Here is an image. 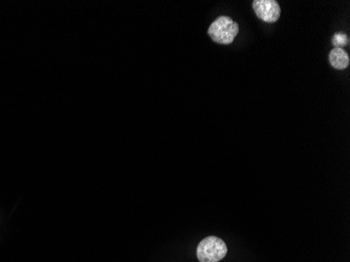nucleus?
Masks as SVG:
<instances>
[{
	"mask_svg": "<svg viewBox=\"0 0 350 262\" xmlns=\"http://www.w3.org/2000/svg\"><path fill=\"white\" fill-rule=\"evenodd\" d=\"M239 33V26L229 16H219L208 30L211 39L218 44H231Z\"/></svg>",
	"mask_w": 350,
	"mask_h": 262,
	"instance_id": "obj_1",
	"label": "nucleus"
},
{
	"mask_svg": "<svg viewBox=\"0 0 350 262\" xmlns=\"http://www.w3.org/2000/svg\"><path fill=\"white\" fill-rule=\"evenodd\" d=\"M228 253V247L221 238L208 236L198 243L196 255L200 262H219Z\"/></svg>",
	"mask_w": 350,
	"mask_h": 262,
	"instance_id": "obj_2",
	"label": "nucleus"
},
{
	"mask_svg": "<svg viewBox=\"0 0 350 262\" xmlns=\"http://www.w3.org/2000/svg\"><path fill=\"white\" fill-rule=\"evenodd\" d=\"M253 9L257 17L267 24L277 22L281 15L280 6L276 0H254Z\"/></svg>",
	"mask_w": 350,
	"mask_h": 262,
	"instance_id": "obj_3",
	"label": "nucleus"
},
{
	"mask_svg": "<svg viewBox=\"0 0 350 262\" xmlns=\"http://www.w3.org/2000/svg\"><path fill=\"white\" fill-rule=\"evenodd\" d=\"M329 62L335 70L344 71L349 66L350 60L348 54L342 48H334L329 53Z\"/></svg>",
	"mask_w": 350,
	"mask_h": 262,
	"instance_id": "obj_4",
	"label": "nucleus"
},
{
	"mask_svg": "<svg viewBox=\"0 0 350 262\" xmlns=\"http://www.w3.org/2000/svg\"><path fill=\"white\" fill-rule=\"evenodd\" d=\"M348 42L347 36L344 33H336L334 34V36L332 38V44L334 45V48H341L346 45Z\"/></svg>",
	"mask_w": 350,
	"mask_h": 262,
	"instance_id": "obj_5",
	"label": "nucleus"
}]
</instances>
